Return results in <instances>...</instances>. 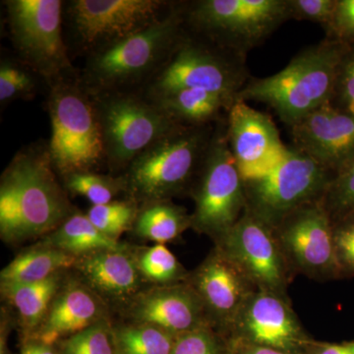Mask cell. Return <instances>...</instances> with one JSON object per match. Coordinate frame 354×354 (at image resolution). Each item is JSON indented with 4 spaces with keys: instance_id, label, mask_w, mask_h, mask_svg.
<instances>
[{
    "instance_id": "obj_19",
    "label": "cell",
    "mask_w": 354,
    "mask_h": 354,
    "mask_svg": "<svg viewBox=\"0 0 354 354\" xmlns=\"http://www.w3.org/2000/svg\"><path fill=\"white\" fill-rule=\"evenodd\" d=\"M232 326L258 346L288 351L304 342V333L286 295L274 291L256 290Z\"/></svg>"
},
{
    "instance_id": "obj_32",
    "label": "cell",
    "mask_w": 354,
    "mask_h": 354,
    "mask_svg": "<svg viewBox=\"0 0 354 354\" xmlns=\"http://www.w3.org/2000/svg\"><path fill=\"white\" fill-rule=\"evenodd\" d=\"M322 202L332 220L354 211V160L333 176Z\"/></svg>"
},
{
    "instance_id": "obj_42",
    "label": "cell",
    "mask_w": 354,
    "mask_h": 354,
    "mask_svg": "<svg viewBox=\"0 0 354 354\" xmlns=\"http://www.w3.org/2000/svg\"><path fill=\"white\" fill-rule=\"evenodd\" d=\"M348 348H351V353L354 354V342L353 344H348Z\"/></svg>"
},
{
    "instance_id": "obj_11",
    "label": "cell",
    "mask_w": 354,
    "mask_h": 354,
    "mask_svg": "<svg viewBox=\"0 0 354 354\" xmlns=\"http://www.w3.org/2000/svg\"><path fill=\"white\" fill-rule=\"evenodd\" d=\"M92 95L111 169H128L146 149L180 127L147 97L127 91Z\"/></svg>"
},
{
    "instance_id": "obj_28",
    "label": "cell",
    "mask_w": 354,
    "mask_h": 354,
    "mask_svg": "<svg viewBox=\"0 0 354 354\" xmlns=\"http://www.w3.org/2000/svg\"><path fill=\"white\" fill-rule=\"evenodd\" d=\"M135 258L141 276L155 285H174L187 277L183 266L165 244L148 247Z\"/></svg>"
},
{
    "instance_id": "obj_37",
    "label": "cell",
    "mask_w": 354,
    "mask_h": 354,
    "mask_svg": "<svg viewBox=\"0 0 354 354\" xmlns=\"http://www.w3.org/2000/svg\"><path fill=\"white\" fill-rule=\"evenodd\" d=\"M171 354H220V348L206 325L177 335Z\"/></svg>"
},
{
    "instance_id": "obj_13",
    "label": "cell",
    "mask_w": 354,
    "mask_h": 354,
    "mask_svg": "<svg viewBox=\"0 0 354 354\" xmlns=\"http://www.w3.org/2000/svg\"><path fill=\"white\" fill-rule=\"evenodd\" d=\"M274 230L290 269L316 279L342 276L335 257L332 216L322 199L291 212Z\"/></svg>"
},
{
    "instance_id": "obj_14",
    "label": "cell",
    "mask_w": 354,
    "mask_h": 354,
    "mask_svg": "<svg viewBox=\"0 0 354 354\" xmlns=\"http://www.w3.org/2000/svg\"><path fill=\"white\" fill-rule=\"evenodd\" d=\"M216 246L241 268L257 290L286 295L290 267L274 228L264 221L244 212Z\"/></svg>"
},
{
    "instance_id": "obj_29",
    "label": "cell",
    "mask_w": 354,
    "mask_h": 354,
    "mask_svg": "<svg viewBox=\"0 0 354 354\" xmlns=\"http://www.w3.org/2000/svg\"><path fill=\"white\" fill-rule=\"evenodd\" d=\"M65 187L73 194L85 197L92 206L115 201L122 191L127 192L125 177L104 176L95 171L78 172L65 177Z\"/></svg>"
},
{
    "instance_id": "obj_30",
    "label": "cell",
    "mask_w": 354,
    "mask_h": 354,
    "mask_svg": "<svg viewBox=\"0 0 354 354\" xmlns=\"http://www.w3.org/2000/svg\"><path fill=\"white\" fill-rule=\"evenodd\" d=\"M138 211V204L129 199L92 206L86 215L100 232L118 241L121 234L133 227Z\"/></svg>"
},
{
    "instance_id": "obj_27",
    "label": "cell",
    "mask_w": 354,
    "mask_h": 354,
    "mask_svg": "<svg viewBox=\"0 0 354 354\" xmlns=\"http://www.w3.org/2000/svg\"><path fill=\"white\" fill-rule=\"evenodd\" d=\"M177 335L148 324L134 323L116 332L120 354H171Z\"/></svg>"
},
{
    "instance_id": "obj_26",
    "label": "cell",
    "mask_w": 354,
    "mask_h": 354,
    "mask_svg": "<svg viewBox=\"0 0 354 354\" xmlns=\"http://www.w3.org/2000/svg\"><path fill=\"white\" fill-rule=\"evenodd\" d=\"M62 272L39 283L1 286L3 297L15 307L26 329H38L62 288Z\"/></svg>"
},
{
    "instance_id": "obj_31",
    "label": "cell",
    "mask_w": 354,
    "mask_h": 354,
    "mask_svg": "<svg viewBox=\"0 0 354 354\" xmlns=\"http://www.w3.org/2000/svg\"><path fill=\"white\" fill-rule=\"evenodd\" d=\"M62 354H113L111 329L106 319L65 339Z\"/></svg>"
},
{
    "instance_id": "obj_15",
    "label": "cell",
    "mask_w": 354,
    "mask_h": 354,
    "mask_svg": "<svg viewBox=\"0 0 354 354\" xmlns=\"http://www.w3.org/2000/svg\"><path fill=\"white\" fill-rule=\"evenodd\" d=\"M225 135L244 181L269 171L288 148L271 116L242 100L225 114Z\"/></svg>"
},
{
    "instance_id": "obj_40",
    "label": "cell",
    "mask_w": 354,
    "mask_h": 354,
    "mask_svg": "<svg viewBox=\"0 0 354 354\" xmlns=\"http://www.w3.org/2000/svg\"><path fill=\"white\" fill-rule=\"evenodd\" d=\"M244 354H290L281 349L268 348V346H258V344H251L247 346Z\"/></svg>"
},
{
    "instance_id": "obj_36",
    "label": "cell",
    "mask_w": 354,
    "mask_h": 354,
    "mask_svg": "<svg viewBox=\"0 0 354 354\" xmlns=\"http://www.w3.org/2000/svg\"><path fill=\"white\" fill-rule=\"evenodd\" d=\"M325 38L351 46L354 44V0H337Z\"/></svg>"
},
{
    "instance_id": "obj_6",
    "label": "cell",
    "mask_w": 354,
    "mask_h": 354,
    "mask_svg": "<svg viewBox=\"0 0 354 354\" xmlns=\"http://www.w3.org/2000/svg\"><path fill=\"white\" fill-rule=\"evenodd\" d=\"M246 57L243 53L184 29L171 57L151 79L146 97L196 88L214 93L234 104L252 77Z\"/></svg>"
},
{
    "instance_id": "obj_2",
    "label": "cell",
    "mask_w": 354,
    "mask_h": 354,
    "mask_svg": "<svg viewBox=\"0 0 354 354\" xmlns=\"http://www.w3.org/2000/svg\"><path fill=\"white\" fill-rule=\"evenodd\" d=\"M346 44L324 38L298 53L278 73L251 77L237 100L264 104L291 127L329 104Z\"/></svg>"
},
{
    "instance_id": "obj_21",
    "label": "cell",
    "mask_w": 354,
    "mask_h": 354,
    "mask_svg": "<svg viewBox=\"0 0 354 354\" xmlns=\"http://www.w3.org/2000/svg\"><path fill=\"white\" fill-rule=\"evenodd\" d=\"M74 267L97 295L120 301L136 297L144 279L135 255L127 247L82 256Z\"/></svg>"
},
{
    "instance_id": "obj_17",
    "label": "cell",
    "mask_w": 354,
    "mask_h": 354,
    "mask_svg": "<svg viewBox=\"0 0 354 354\" xmlns=\"http://www.w3.org/2000/svg\"><path fill=\"white\" fill-rule=\"evenodd\" d=\"M189 283L201 298L209 322L230 326L257 290L241 268L218 246L198 267Z\"/></svg>"
},
{
    "instance_id": "obj_34",
    "label": "cell",
    "mask_w": 354,
    "mask_h": 354,
    "mask_svg": "<svg viewBox=\"0 0 354 354\" xmlns=\"http://www.w3.org/2000/svg\"><path fill=\"white\" fill-rule=\"evenodd\" d=\"M330 104L354 116V44L346 46L342 55Z\"/></svg>"
},
{
    "instance_id": "obj_38",
    "label": "cell",
    "mask_w": 354,
    "mask_h": 354,
    "mask_svg": "<svg viewBox=\"0 0 354 354\" xmlns=\"http://www.w3.org/2000/svg\"><path fill=\"white\" fill-rule=\"evenodd\" d=\"M337 0H288L290 20L308 21L326 27L329 24Z\"/></svg>"
},
{
    "instance_id": "obj_18",
    "label": "cell",
    "mask_w": 354,
    "mask_h": 354,
    "mask_svg": "<svg viewBox=\"0 0 354 354\" xmlns=\"http://www.w3.org/2000/svg\"><path fill=\"white\" fill-rule=\"evenodd\" d=\"M129 312L133 322L155 326L176 335L209 322L201 298L189 283L140 291L131 300Z\"/></svg>"
},
{
    "instance_id": "obj_25",
    "label": "cell",
    "mask_w": 354,
    "mask_h": 354,
    "mask_svg": "<svg viewBox=\"0 0 354 354\" xmlns=\"http://www.w3.org/2000/svg\"><path fill=\"white\" fill-rule=\"evenodd\" d=\"M44 243L77 258L97 251L125 247L100 232L88 220L87 215L77 212L72 214L57 230L46 235Z\"/></svg>"
},
{
    "instance_id": "obj_8",
    "label": "cell",
    "mask_w": 354,
    "mask_h": 354,
    "mask_svg": "<svg viewBox=\"0 0 354 354\" xmlns=\"http://www.w3.org/2000/svg\"><path fill=\"white\" fill-rule=\"evenodd\" d=\"M191 193L195 203L192 227L216 241L245 212V181L228 147L225 118L216 125Z\"/></svg>"
},
{
    "instance_id": "obj_10",
    "label": "cell",
    "mask_w": 354,
    "mask_h": 354,
    "mask_svg": "<svg viewBox=\"0 0 354 354\" xmlns=\"http://www.w3.org/2000/svg\"><path fill=\"white\" fill-rule=\"evenodd\" d=\"M7 21L14 48L23 64L46 82L75 77L65 44L60 0H8Z\"/></svg>"
},
{
    "instance_id": "obj_20",
    "label": "cell",
    "mask_w": 354,
    "mask_h": 354,
    "mask_svg": "<svg viewBox=\"0 0 354 354\" xmlns=\"http://www.w3.org/2000/svg\"><path fill=\"white\" fill-rule=\"evenodd\" d=\"M104 320L101 298L87 285L65 283L53 299L43 322L37 329L38 342L51 346Z\"/></svg>"
},
{
    "instance_id": "obj_41",
    "label": "cell",
    "mask_w": 354,
    "mask_h": 354,
    "mask_svg": "<svg viewBox=\"0 0 354 354\" xmlns=\"http://www.w3.org/2000/svg\"><path fill=\"white\" fill-rule=\"evenodd\" d=\"M318 354H353L351 353V348L346 346H335V344H330V346H324L319 351Z\"/></svg>"
},
{
    "instance_id": "obj_22",
    "label": "cell",
    "mask_w": 354,
    "mask_h": 354,
    "mask_svg": "<svg viewBox=\"0 0 354 354\" xmlns=\"http://www.w3.org/2000/svg\"><path fill=\"white\" fill-rule=\"evenodd\" d=\"M147 97L174 122L184 127L220 122L221 114H227L234 104L221 95L196 88H181Z\"/></svg>"
},
{
    "instance_id": "obj_4",
    "label": "cell",
    "mask_w": 354,
    "mask_h": 354,
    "mask_svg": "<svg viewBox=\"0 0 354 354\" xmlns=\"http://www.w3.org/2000/svg\"><path fill=\"white\" fill-rule=\"evenodd\" d=\"M215 129L180 125L146 149L124 176L131 200L142 205L171 200L185 190L194 183Z\"/></svg>"
},
{
    "instance_id": "obj_3",
    "label": "cell",
    "mask_w": 354,
    "mask_h": 354,
    "mask_svg": "<svg viewBox=\"0 0 354 354\" xmlns=\"http://www.w3.org/2000/svg\"><path fill=\"white\" fill-rule=\"evenodd\" d=\"M181 3L143 31L90 55L82 83L92 95L123 92V88L157 74L171 57L184 32Z\"/></svg>"
},
{
    "instance_id": "obj_33",
    "label": "cell",
    "mask_w": 354,
    "mask_h": 354,
    "mask_svg": "<svg viewBox=\"0 0 354 354\" xmlns=\"http://www.w3.org/2000/svg\"><path fill=\"white\" fill-rule=\"evenodd\" d=\"M34 71L23 64H14L10 60L2 59L0 65V102L29 97L36 88Z\"/></svg>"
},
{
    "instance_id": "obj_12",
    "label": "cell",
    "mask_w": 354,
    "mask_h": 354,
    "mask_svg": "<svg viewBox=\"0 0 354 354\" xmlns=\"http://www.w3.org/2000/svg\"><path fill=\"white\" fill-rule=\"evenodd\" d=\"M172 6L164 0H73L66 12L72 37L92 55L155 24Z\"/></svg>"
},
{
    "instance_id": "obj_16",
    "label": "cell",
    "mask_w": 354,
    "mask_h": 354,
    "mask_svg": "<svg viewBox=\"0 0 354 354\" xmlns=\"http://www.w3.org/2000/svg\"><path fill=\"white\" fill-rule=\"evenodd\" d=\"M292 147L337 174L354 160V116L327 104L290 127Z\"/></svg>"
},
{
    "instance_id": "obj_9",
    "label": "cell",
    "mask_w": 354,
    "mask_h": 354,
    "mask_svg": "<svg viewBox=\"0 0 354 354\" xmlns=\"http://www.w3.org/2000/svg\"><path fill=\"white\" fill-rule=\"evenodd\" d=\"M333 176L308 156L288 146L269 171L245 180V211L274 228L291 212L322 199Z\"/></svg>"
},
{
    "instance_id": "obj_5",
    "label": "cell",
    "mask_w": 354,
    "mask_h": 354,
    "mask_svg": "<svg viewBox=\"0 0 354 354\" xmlns=\"http://www.w3.org/2000/svg\"><path fill=\"white\" fill-rule=\"evenodd\" d=\"M48 113L51 136L48 152L64 178L95 171L106 160L101 125L93 95L75 77L50 86Z\"/></svg>"
},
{
    "instance_id": "obj_7",
    "label": "cell",
    "mask_w": 354,
    "mask_h": 354,
    "mask_svg": "<svg viewBox=\"0 0 354 354\" xmlns=\"http://www.w3.org/2000/svg\"><path fill=\"white\" fill-rule=\"evenodd\" d=\"M181 8L188 32L245 55L290 20L288 0H197Z\"/></svg>"
},
{
    "instance_id": "obj_39",
    "label": "cell",
    "mask_w": 354,
    "mask_h": 354,
    "mask_svg": "<svg viewBox=\"0 0 354 354\" xmlns=\"http://www.w3.org/2000/svg\"><path fill=\"white\" fill-rule=\"evenodd\" d=\"M22 354H57L51 346L41 342H30L23 348Z\"/></svg>"
},
{
    "instance_id": "obj_1",
    "label": "cell",
    "mask_w": 354,
    "mask_h": 354,
    "mask_svg": "<svg viewBox=\"0 0 354 354\" xmlns=\"http://www.w3.org/2000/svg\"><path fill=\"white\" fill-rule=\"evenodd\" d=\"M48 146L16 153L0 181V234L15 243L50 234L75 213L60 186Z\"/></svg>"
},
{
    "instance_id": "obj_23",
    "label": "cell",
    "mask_w": 354,
    "mask_h": 354,
    "mask_svg": "<svg viewBox=\"0 0 354 354\" xmlns=\"http://www.w3.org/2000/svg\"><path fill=\"white\" fill-rule=\"evenodd\" d=\"M78 258L55 248L41 244L20 253L0 274L1 286L23 285L46 281L58 272L75 266Z\"/></svg>"
},
{
    "instance_id": "obj_35",
    "label": "cell",
    "mask_w": 354,
    "mask_h": 354,
    "mask_svg": "<svg viewBox=\"0 0 354 354\" xmlns=\"http://www.w3.org/2000/svg\"><path fill=\"white\" fill-rule=\"evenodd\" d=\"M335 257L342 274H354V211L333 220Z\"/></svg>"
},
{
    "instance_id": "obj_24",
    "label": "cell",
    "mask_w": 354,
    "mask_h": 354,
    "mask_svg": "<svg viewBox=\"0 0 354 354\" xmlns=\"http://www.w3.org/2000/svg\"><path fill=\"white\" fill-rule=\"evenodd\" d=\"M188 227H192L191 215L183 207L174 204L171 200L142 205L133 225L137 236L157 244L174 241Z\"/></svg>"
}]
</instances>
